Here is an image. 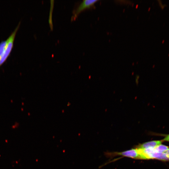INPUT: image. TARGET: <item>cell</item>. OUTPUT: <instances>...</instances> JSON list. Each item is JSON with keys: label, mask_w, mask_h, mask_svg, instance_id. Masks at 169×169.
<instances>
[{"label": "cell", "mask_w": 169, "mask_h": 169, "mask_svg": "<svg viewBox=\"0 0 169 169\" xmlns=\"http://www.w3.org/2000/svg\"><path fill=\"white\" fill-rule=\"evenodd\" d=\"M19 25L16 28L14 31L7 39V44L0 60V66L6 61L9 56L13 48L14 40L18 29Z\"/></svg>", "instance_id": "1"}, {"label": "cell", "mask_w": 169, "mask_h": 169, "mask_svg": "<svg viewBox=\"0 0 169 169\" xmlns=\"http://www.w3.org/2000/svg\"><path fill=\"white\" fill-rule=\"evenodd\" d=\"M109 156H121L134 159H142L141 156L137 148L131 149L121 152H114L110 153Z\"/></svg>", "instance_id": "2"}, {"label": "cell", "mask_w": 169, "mask_h": 169, "mask_svg": "<svg viewBox=\"0 0 169 169\" xmlns=\"http://www.w3.org/2000/svg\"><path fill=\"white\" fill-rule=\"evenodd\" d=\"M98 1L97 0H84L74 11L73 19H75L82 11L86 8L93 7L95 4Z\"/></svg>", "instance_id": "3"}, {"label": "cell", "mask_w": 169, "mask_h": 169, "mask_svg": "<svg viewBox=\"0 0 169 169\" xmlns=\"http://www.w3.org/2000/svg\"><path fill=\"white\" fill-rule=\"evenodd\" d=\"M163 141V140L150 141L139 145L136 148L140 149L153 148L161 144Z\"/></svg>", "instance_id": "4"}, {"label": "cell", "mask_w": 169, "mask_h": 169, "mask_svg": "<svg viewBox=\"0 0 169 169\" xmlns=\"http://www.w3.org/2000/svg\"><path fill=\"white\" fill-rule=\"evenodd\" d=\"M169 148L168 146L161 144L153 148V150L155 152L162 153L165 152Z\"/></svg>", "instance_id": "5"}, {"label": "cell", "mask_w": 169, "mask_h": 169, "mask_svg": "<svg viewBox=\"0 0 169 169\" xmlns=\"http://www.w3.org/2000/svg\"><path fill=\"white\" fill-rule=\"evenodd\" d=\"M50 7L49 17V26L50 27V29L52 30L53 29V22L52 20V13L53 11V8L54 4V0H51L50 1Z\"/></svg>", "instance_id": "6"}, {"label": "cell", "mask_w": 169, "mask_h": 169, "mask_svg": "<svg viewBox=\"0 0 169 169\" xmlns=\"http://www.w3.org/2000/svg\"><path fill=\"white\" fill-rule=\"evenodd\" d=\"M7 43V40H6L5 41H2L0 43V60L5 48Z\"/></svg>", "instance_id": "7"}, {"label": "cell", "mask_w": 169, "mask_h": 169, "mask_svg": "<svg viewBox=\"0 0 169 169\" xmlns=\"http://www.w3.org/2000/svg\"><path fill=\"white\" fill-rule=\"evenodd\" d=\"M163 141H169V134L166 136L164 138L163 140Z\"/></svg>", "instance_id": "8"}, {"label": "cell", "mask_w": 169, "mask_h": 169, "mask_svg": "<svg viewBox=\"0 0 169 169\" xmlns=\"http://www.w3.org/2000/svg\"><path fill=\"white\" fill-rule=\"evenodd\" d=\"M169 156V148L165 152Z\"/></svg>", "instance_id": "9"}]
</instances>
